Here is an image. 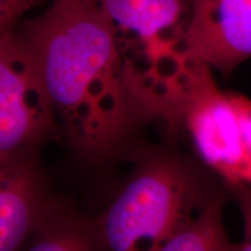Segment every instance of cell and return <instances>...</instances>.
<instances>
[{
    "instance_id": "obj_4",
    "label": "cell",
    "mask_w": 251,
    "mask_h": 251,
    "mask_svg": "<svg viewBox=\"0 0 251 251\" xmlns=\"http://www.w3.org/2000/svg\"><path fill=\"white\" fill-rule=\"evenodd\" d=\"M176 121L192 139L206 165L226 184L250 183L251 174L242 130L227 92L219 89L212 68L185 58L178 74Z\"/></svg>"
},
{
    "instance_id": "obj_8",
    "label": "cell",
    "mask_w": 251,
    "mask_h": 251,
    "mask_svg": "<svg viewBox=\"0 0 251 251\" xmlns=\"http://www.w3.org/2000/svg\"><path fill=\"white\" fill-rule=\"evenodd\" d=\"M25 248L31 251L100 250L96 221L51 197Z\"/></svg>"
},
{
    "instance_id": "obj_6",
    "label": "cell",
    "mask_w": 251,
    "mask_h": 251,
    "mask_svg": "<svg viewBox=\"0 0 251 251\" xmlns=\"http://www.w3.org/2000/svg\"><path fill=\"white\" fill-rule=\"evenodd\" d=\"M185 57L231 74L251 57V0H194Z\"/></svg>"
},
{
    "instance_id": "obj_2",
    "label": "cell",
    "mask_w": 251,
    "mask_h": 251,
    "mask_svg": "<svg viewBox=\"0 0 251 251\" xmlns=\"http://www.w3.org/2000/svg\"><path fill=\"white\" fill-rule=\"evenodd\" d=\"M201 174L172 153H149L97 218L100 250L161 247L213 197Z\"/></svg>"
},
{
    "instance_id": "obj_1",
    "label": "cell",
    "mask_w": 251,
    "mask_h": 251,
    "mask_svg": "<svg viewBox=\"0 0 251 251\" xmlns=\"http://www.w3.org/2000/svg\"><path fill=\"white\" fill-rule=\"evenodd\" d=\"M17 31L69 144L94 161L117 151L136 119L144 117L128 91L114 31L99 0H51Z\"/></svg>"
},
{
    "instance_id": "obj_9",
    "label": "cell",
    "mask_w": 251,
    "mask_h": 251,
    "mask_svg": "<svg viewBox=\"0 0 251 251\" xmlns=\"http://www.w3.org/2000/svg\"><path fill=\"white\" fill-rule=\"evenodd\" d=\"M224 192L216 191L205 206L184 224L159 251H231L240 244L230 241L224 225Z\"/></svg>"
},
{
    "instance_id": "obj_7",
    "label": "cell",
    "mask_w": 251,
    "mask_h": 251,
    "mask_svg": "<svg viewBox=\"0 0 251 251\" xmlns=\"http://www.w3.org/2000/svg\"><path fill=\"white\" fill-rule=\"evenodd\" d=\"M51 197L36 153L0 162V251L26 247Z\"/></svg>"
},
{
    "instance_id": "obj_5",
    "label": "cell",
    "mask_w": 251,
    "mask_h": 251,
    "mask_svg": "<svg viewBox=\"0 0 251 251\" xmlns=\"http://www.w3.org/2000/svg\"><path fill=\"white\" fill-rule=\"evenodd\" d=\"M58 128L26 43L15 28L0 34V162L36 153Z\"/></svg>"
},
{
    "instance_id": "obj_11",
    "label": "cell",
    "mask_w": 251,
    "mask_h": 251,
    "mask_svg": "<svg viewBox=\"0 0 251 251\" xmlns=\"http://www.w3.org/2000/svg\"><path fill=\"white\" fill-rule=\"evenodd\" d=\"M41 0H0V34L14 29L15 25Z\"/></svg>"
},
{
    "instance_id": "obj_3",
    "label": "cell",
    "mask_w": 251,
    "mask_h": 251,
    "mask_svg": "<svg viewBox=\"0 0 251 251\" xmlns=\"http://www.w3.org/2000/svg\"><path fill=\"white\" fill-rule=\"evenodd\" d=\"M194 0H99L114 31L127 87L144 118L165 120Z\"/></svg>"
},
{
    "instance_id": "obj_10",
    "label": "cell",
    "mask_w": 251,
    "mask_h": 251,
    "mask_svg": "<svg viewBox=\"0 0 251 251\" xmlns=\"http://www.w3.org/2000/svg\"><path fill=\"white\" fill-rule=\"evenodd\" d=\"M227 185L240 206L243 218L244 237L243 242L240 244V250L251 251V184L237 181Z\"/></svg>"
},
{
    "instance_id": "obj_12",
    "label": "cell",
    "mask_w": 251,
    "mask_h": 251,
    "mask_svg": "<svg viewBox=\"0 0 251 251\" xmlns=\"http://www.w3.org/2000/svg\"><path fill=\"white\" fill-rule=\"evenodd\" d=\"M229 100L233 103L235 112H236L238 121H240L241 130H242L244 148L248 162H249L251 174V100L246 96L236 92H227ZM251 184V181H250Z\"/></svg>"
}]
</instances>
